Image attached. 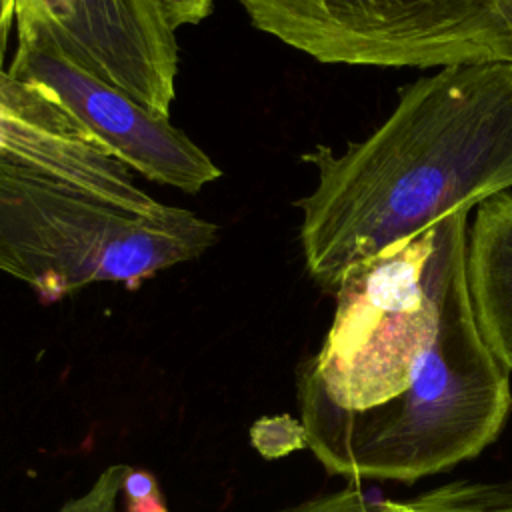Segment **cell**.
<instances>
[{
    "label": "cell",
    "mask_w": 512,
    "mask_h": 512,
    "mask_svg": "<svg viewBox=\"0 0 512 512\" xmlns=\"http://www.w3.org/2000/svg\"><path fill=\"white\" fill-rule=\"evenodd\" d=\"M468 210L354 266L298 368L306 448L328 474L414 482L484 452L512 410L468 282Z\"/></svg>",
    "instance_id": "obj_1"
},
{
    "label": "cell",
    "mask_w": 512,
    "mask_h": 512,
    "mask_svg": "<svg viewBox=\"0 0 512 512\" xmlns=\"http://www.w3.org/2000/svg\"><path fill=\"white\" fill-rule=\"evenodd\" d=\"M296 206L308 274L328 292L354 264L512 188V62L436 68L366 138L302 156Z\"/></svg>",
    "instance_id": "obj_2"
},
{
    "label": "cell",
    "mask_w": 512,
    "mask_h": 512,
    "mask_svg": "<svg viewBox=\"0 0 512 512\" xmlns=\"http://www.w3.org/2000/svg\"><path fill=\"white\" fill-rule=\"evenodd\" d=\"M218 236L192 210L136 208L0 148V272L42 302L142 280L204 254Z\"/></svg>",
    "instance_id": "obj_3"
},
{
    "label": "cell",
    "mask_w": 512,
    "mask_h": 512,
    "mask_svg": "<svg viewBox=\"0 0 512 512\" xmlns=\"http://www.w3.org/2000/svg\"><path fill=\"white\" fill-rule=\"evenodd\" d=\"M250 22L324 64L512 62V0H240Z\"/></svg>",
    "instance_id": "obj_4"
},
{
    "label": "cell",
    "mask_w": 512,
    "mask_h": 512,
    "mask_svg": "<svg viewBox=\"0 0 512 512\" xmlns=\"http://www.w3.org/2000/svg\"><path fill=\"white\" fill-rule=\"evenodd\" d=\"M14 30L8 72L52 96L112 158L184 192H198L220 176L204 150L170 120L80 64L30 0H16Z\"/></svg>",
    "instance_id": "obj_5"
},
{
    "label": "cell",
    "mask_w": 512,
    "mask_h": 512,
    "mask_svg": "<svg viewBox=\"0 0 512 512\" xmlns=\"http://www.w3.org/2000/svg\"><path fill=\"white\" fill-rule=\"evenodd\" d=\"M88 70L170 120L178 48L158 0H30Z\"/></svg>",
    "instance_id": "obj_6"
},
{
    "label": "cell",
    "mask_w": 512,
    "mask_h": 512,
    "mask_svg": "<svg viewBox=\"0 0 512 512\" xmlns=\"http://www.w3.org/2000/svg\"><path fill=\"white\" fill-rule=\"evenodd\" d=\"M468 282L480 332L512 372V194L478 206L468 230Z\"/></svg>",
    "instance_id": "obj_7"
},
{
    "label": "cell",
    "mask_w": 512,
    "mask_h": 512,
    "mask_svg": "<svg viewBox=\"0 0 512 512\" xmlns=\"http://www.w3.org/2000/svg\"><path fill=\"white\" fill-rule=\"evenodd\" d=\"M280 512H512V480H454L408 500L376 498L346 486Z\"/></svg>",
    "instance_id": "obj_8"
},
{
    "label": "cell",
    "mask_w": 512,
    "mask_h": 512,
    "mask_svg": "<svg viewBox=\"0 0 512 512\" xmlns=\"http://www.w3.org/2000/svg\"><path fill=\"white\" fill-rule=\"evenodd\" d=\"M250 442L264 458H280L306 448V434L302 422L288 414L264 416L252 424Z\"/></svg>",
    "instance_id": "obj_9"
},
{
    "label": "cell",
    "mask_w": 512,
    "mask_h": 512,
    "mask_svg": "<svg viewBox=\"0 0 512 512\" xmlns=\"http://www.w3.org/2000/svg\"><path fill=\"white\" fill-rule=\"evenodd\" d=\"M128 468V464L106 466L84 494L70 498L56 512H120L118 502Z\"/></svg>",
    "instance_id": "obj_10"
},
{
    "label": "cell",
    "mask_w": 512,
    "mask_h": 512,
    "mask_svg": "<svg viewBox=\"0 0 512 512\" xmlns=\"http://www.w3.org/2000/svg\"><path fill=\"white\" fill-rule=\"evenodd\" d=\"M120 498L124 500V512H168L160 484L146 468H128Z\"/></svg>",
    "instance_id": "obj_11"
},
{
    "label": "cell",
    "mask_w": 512,
    "mask_h": 512,
    "mask_svg": "<svg viewBox=\"0 0 512 512\" xmlns=\"http://www.w3.org/2000/svg\"><path fill=\"white\" fill-rule=\"evenodd\" d=\"M168 24L176 30L182 24H200L214 6V0H158Z\"/></svg>",
    "instance_id": "obj_12"
},
{
    "label": "cell",
    "mask_w": 512,
    "mask_h": 512,
    "mask_svg": "<svg viewBox=\"0 0 512 512\" xmlns=\"http://www.w3.org/2000/svg\"><path fill=\"white\" fill-rule=\"evenodd\" d=\"M14 4L16 0H0V70H4L8 34L14 26Z\"/></svg>",
    "instance_id": "obj_13"
}]
</instances>
